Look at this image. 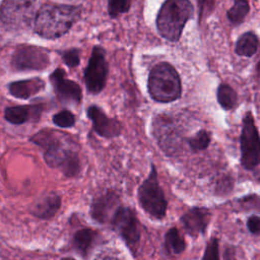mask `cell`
<instances>
[{"label": "cell", "mask_w": 260, "mask_h": 260, "mask_svg": "<svg viewBox=\"0 0 260 260\" xmlns=\"http://www.w3.org/2000/svg\"><path fill=\"white\" fill-rule=\"evenodd\" d=\"M111 224L122 238L132 254H136L140 242L139 221L135 211L129 206L119 205L111 217Z\"/></svg>", "instance_id": "7"}, {"label": "cell", "mask_w": 260, "mask_h": 260, "mask_svg": "<svg viewBox=\"0 0 260 260\" xmlns=\"http://www.w3.org/2000/svg\"><path fill=\"white\" fill-rule=\"evenodd\" d=\"M210 219L211 213L209 209L204 206L191 207L180 217L184 231L193 238L204 235Z\"/></svg>", "instance_id": "13"}, {"label": "cell", "mask_w": 260, "mask_h": 260, "mask_svg": "<svg viewBox=\"0 0 260 260\" xmlns=\"http://www.w3.org/2000/svg\"><path fill=\"white\" fill-rule=\"evenodd\" d=\"M31 141L45 148L44 158L49 167L60 169L67 177H75L79 174L80 161L77 152L66 147L57 133L42 130L31 137Z\"/></svg>", "instance_id": "2"}, {"label": "cell", "mask_w": 260, "mask_h": 260, "mask_svg": "<svg viewBox=\"0 0 260 260\" xmlns=\"http://www.w3.org/2000/svg\"><path fill=\"white\" fill-rule=\"evenodd\" d=\"M216 99L219 106L225 110H234L238 105V94L228 83H220L216 90Z\"/></svg>", "instance_id": "20"}, {"label": "cell", "mask_w": 260, "mask_h": 260, "mask_svg": "<svg viewBox=\"0 0 260 260\" xmlns=\"http://www.w3.org/2000/svg\"><path fill=\"white\" fill-rule=\"evenodd\" d=\"M94 260H122V259L112 252H103V253H100Z\"/></svg>", "instance_id": "30"}, {"label": "cell", "mask_w": 260, "mask_h": 260, "mask_svg": "<svg viewBox=\"0 0 260 260\" xmlns=\"http://www.w3.org/2000/svg\"><path fill=\"white\" fill-rule=\"evenodd\" d=\"M109 66L106 60V52L101 46H94L84 69V82L86 89L91 94L100 93L107 82Z\"/></svg>", "instance_id": "8"}, {"label": "cell", "mask_w": 260, "mask_h": 260, "mask_svg": "<svg viewBox=\"0 0 260 260\" xmlns=\"http://www.w3.org/2000/svg\"><path fill=\"white\" fill-rule=\"evenodd\" d=\"M164 247L170 255H180L185 251L186 241L177 228L173 226L166 232Z\"/></svg>", "instance_id": "18"}, {"label": "cell", "mask_w": 260, "mask_h": 260, "mask_svg": "<svg viewBox=\"0 0 260 260\" xmlns=\"http://www.w3.org/2000/svg\"><path fill=\"white\" fill-rule=\"evenodd\" d=\"M50 81L57 98L63 103L79 104L82 100V91L80 86L66 76V72L62 68L55 69L50 75Z\"/></svg>", "instance_id": "11"}, {"label": "cell", "mask_w": 260, "mask_h": 260, "mask_svg": "<svg viewBox=\"0 0 260 260\" xmlns=\"http://www.w3.org/2000/svg\"><path fill=\"white\" fill-rule=\"evenodd\" d=\"M258 45V37L253 31H246L236 42L235 52L242 57H252L257 53Z\"/></svg>", "instance_id": "17"}, {"label": "cell", "mask_w": 260, "mask_h": 260, "mask_svg": "<svg viewBox=\"0 0 260 260\" xmlns=\"http://www.w3.org/2000/svg\"><path fill=\"white\" fill-rule=\"evenodd\" d=\"M201 260H220L219 241L216 237H211L206 244Z\"/></svg>", "instance_id": "26"}, {"label": "cell", "mask_w": 260, "mask_h": 260, "mask_svg": "<svg viewBox=\"0 0 260 260\" xmlns=\"http://www.w3.org/2000/svg\"><path fill=\"white\" fill-rule=\"evenodd\" d=\"M49 65V52L37 46H20L15 49L11 58V66L17 71H41Z\"/></svg>", "instance_id": "9"}, {"label": "cell", "mask_w": 260, "mask_h": 260, "mask_svg": "<svg viewBox=\"0 0 260 260\" xmlns=\"http://www.w3.org/2000/svg\"><path fill=\"white\" fill-rule=\"evenodd\" d=\"M62 260H74V259H72V258H64Z\"/></svg>", "instance_id": "33"}, {"label": "cell", "mask_w": 260, "mask_h": 260, "mask_svg": "<svg viewBox=\"0 0 260 260\" xmlns=\"http://www.w3.org/2000/svg\"><path fill=\"white\" fill-rule=\"evenodd\" d=\"M36 0H3L0 5V20L12 28L28 24L35 12Z\"/></svg>", "instance_id": "10"}, {"label": "cell", "mask_w": 260, "mask_h": 260, "mask_svg": "<svg viewBox=\"0 0 260 260\" xmlns=\"http://www.w3.org/2000/svg\"><path fill=\"white\" fill-rule=\"evenodd\" d=\"M53 123L61 128H70L75 124V116L67 110H63L53 116Z\"/></svg>", "instance_id": "25"}, {"label": "cell", "mask_w": 260, "mask_h": 260, "mask_svg": "<svg viewBox=\"0 0 260 260\" xmlns=\"http://www.w3.org/2000/svg\"><path fill=\"white\" fill-rule=\"evenodd\" d=\"M147 89L150 98L157 103H172L182 95L181 78L168 62L155 64L148 75Z\"/></svg>", "instance_id": "4"}, {"label": "cell", "mask_w": 260, "mask_h": 260, "mask_svg": "<svg viewBox=\"0 0 260 260\" xmlns=\"http://www.w3.org/2000/svg\"><path fill=\"white\" fill-rule=\"evenodd\" d=\"M137 199L140 207L150 217L157 220L166 217L168 200L159 185L157 171L154 165H151L148 176L138 187Z\"/></svg>", "instance_id": "5"}, {"label": "cell", "mask_w": 260, "mask_h": 260, "mask_svg": "<svg viewBox=\"0 0 260 260\" xmlns=\"http://www.w3.org/2000/svg\"><path fill=\"white\" fill-rule=\"evenodd\" d=\"M224 260H236L235 256V249L233 247H228L223 254Z\"/></svg>", "instance_id": "31"}, {"label": "cell", "mask_w": 260, "mask_h": 260, "mask_svg": "<svg viewBox=\"0 0 260 260\" xmlns=\"http://www.w3.org/2000/svg\"><path fill=\"white\" fill-rule=\"evenodd\" d=\"M211 142V132L205 129L197 131L193 136L187 139V144L194 152L202 151L208 148Z\"/></svg>", "instance_id": "23"}, {"label": "cell", "mask_w": 260, "mask_h": 260, "mask_svg": "<svg viewBox=\"0 0 260 260\" xmlns=\"http://www.w3.org/2000/svg\"><path fill=\"white\" fill-rule=\"evenodd\" d=\"M79 6L47 3L38 10L34 29L44 39L55 40L64 36L80 18Z\"/></svg>", "instance_id": "1"}, {"label": "cell", "mask_w": 260, "mask_h": 260, "mask_svg": "<svg viewBox=\"0 0 260 260\" xmlns=\"http://www.w3.org/2000/svg\"><path fill=\"white\" fill-rule=\"evenodd\" d=\"M250 11V5L248 0H234L233 6L228 10L226 17L231 24H241Z\"/></svg>", "instance_id": "21"}, {"label": "cell", "mask_w": 260, "mask_h": 260, "mask_svg": "<svg viewBox=\"0 0 260 260\" xmlns=\"http://www.w3.org/2000/svg\"><path fill=\"white\" fill-rule=\"evenodd\" d=\"M98 234L91 229H81L73 237V247L82 256L86 257Z\"/></svg>", "instance_id": "19"}, {"label": "cell", "mask_w": 260, "mask_h": 260, "mask_svg": "<svg viewBox=\"0 0 260 260\" xmlns=\"http://www.w3.org/2000/svg\"><path fill=\"white\" fill-rule=\"evenodd\" d=\"M86 114L98 135L104 138H115L121 134V123L117 119L109 117L100 107L95 105L89 106L86 110Z\"/></svg>", "instance_id": "12"}, {"label": "cell", "mask_w": 260, "mask_h": 260, "mask_svg": "<svg viewBox=\"0 0 260 260\" xmlns=\"http://www.w3.org/2000/svg\"><path fill=\"white\" fill-rule=\"evenodd\" d=\"M198 5V20L201 22L209 14L212 13L215 6V0H197Z\"/></svg>", "instance_id": "27"}, {"label": "cell", "mask_w": 260, "mask_h": 260, "mask_svg": "<svg viewBox=\"0 0 260 260\" xmlns=\"http://www.w3.org/2000/svg\"><path fill=\"white\" fill-rule=\"evenodd\" d=\"M62 60L68 67H76L79 62V51L77 49H69L62 53Z\"/></svg>", "instance_id": "28"}, {"label": "cell", "mask_w": 260, "mask_h": 260, "mask_svg": "<svg viewBox=\"0 0 260 260\" xmlns=\"http://www.w3.org/2000/svg\"><path fill=\"white\" fill-rule=\"evenodd\" d=\"M119 196L116 192L107 191L92 200L90 205L91 217L100 223H106L108 220H111V217L119 206Z\"/></svg>", "instance_id": "14"}, {"label": "cell", "mask_w": 260, "mask_h": 260, "mask_svg": "<svg viewBox=\"0 0 260 260\" xmlns=\"http://www.w3.org/2000/svg\"><path fill=\"white\" fill-rule=\"evenodd\" d=\"M247 229L254 236L260 235V216L253 214L247 219Z\"/></svg>", "instance_id": "29"}, {"label": "cell", "mask_w": 260, "mask_h": 260, "mask_svg": "<svg viewBox=\"0 0 260 260\" xmlns=\"http://www.w3.org/2000/svg\"><path fill=\"white\" fill-rule=\"evenodd\" d=\"M256 80L258 85L260 86V60L258 61L257 65H256Z\"/></svg>", "instance_id": "32"}, {"label": "cell", "mask_w": 260, "mask_h": 260, "mask_svg": "<svg viewBox=\"0 0 260 260\" xmlns=\"http://www.w3.org/2000/svg\"><path fill=\"white\" fill-rule=\"evenodd\" d=\"M241 165L247 171H253L260 166V133L253 114L248 111L242 120L240 134Z\"/></svg>", "instance_id": "6"}, {"label": "cell", "mask_w": 260, "mask_h": 260, "mask_svg": "<svg viewBox=\"0 0 260 260\" xmlns=\"http://www.w3.org/2000/svg\"><path fill=\"white\" fill-rule=\"evenodd\" d=\"M132 0H108V13L112 18L126 13L131 7Z\"/></svg>", "instance_id": "24"}, {"label": "cell", "mask_w": 260, "mask_h": 260, "mask_svg": "<svg viewBox=\"0 0 260 260\" xmlns=\"http://www.w3.org/2000/svg\"><path fill=\"white\" fill-rule=\"evenodd\" d=\"M193 14L194 7L190 0H165L155 19L158 34L167 41L178 42Z\"/></svg>", "instance_id": "3"}, {"label": "cell", "mask_w": 260, "mask_h": 260, "mask_svg": "<svg viewBox=\"0 0 260 260\" xmlns=\"http://www.w3.org/2000/svg\"><path fill=\"white\" fill-rule=\"evenodd\" d=\"M61 206V197L59 194L52 192L40 200L32 208V214L42 219L53 217Z\"/></svg>", "instance_id": "16"}, {"label": "cell", "mask_w": 260, "mask_h": 260, "mask_svg": "<svg viewBox=\"0 0 260 260\" xmlns=\"http://www.w3.org/2000/svg\"><path fill=\"white\" fill-rule=\"evenodd\" d=\"M45 87V82L43 79L39 77L29 78V79H23V80H17L9 83L8 90L9 93L17 99L21 100H27L37 93H39L41 90H43Z\"/></svg>", "instance_id": "15"}, {"label": "cell", "mask_w": 260, "mask_h": 260, "mask_svg": "<svg viewBox=\"0 0 260 260\" xmlns=\"http://www.w3.org/2000/svg\"><path fill=\"white\" fill-rule=\"evenodd\" d=\"M31 108L26 106H14L5 109L4 117L6 121L14 125H20L29 120L31 117Z\"/></svg>", "instance_id": "22"}]
</instances>
